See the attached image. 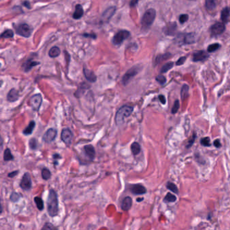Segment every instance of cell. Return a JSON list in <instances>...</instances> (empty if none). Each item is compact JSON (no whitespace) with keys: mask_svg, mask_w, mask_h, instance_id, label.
<instances>
[{"mask_svg":"<svg viewBox=\"0 0 230 230\" xmlns=\"http://www.w3.org/2000/svg\"><path fill=\"white\" fill-rule=\"evenodd\" d=\"M47 213L50 217H54L59 213V201L56 190L50 189L47 200Z\"/></svg>","mask_w":230,"mask_h":230,"instance_id":"cell-1","label":"cell"},{"mask_svg":"<svg viewBox=\"0 0 230 230\" xmlns=\"http://www.w3.org/2000/svg\"><path fill=\"white\" fill-rule=\"evenodd\" d=\"M133 112V107L130 106L125 105L121 106L119 109L117 113L116 114V117H115V121H116V123L117 125H122L124 122V120L126 118H128V116H130L131 114Z\"/></svg>","mask_w":230,"mask_h":230,"instance_id":"cell-2","label":"cell"},{"mask_svg":"<svg viewBox=\"0 0 230 230\" xmlns=\"http://www.w3.org/2000/svg\"><path fill=\"white\" fill-rule=\"evenodd\" d=\"M156 17V11L155 9L150 8L144 12L143 16L141 20L142 28L143 30H147L153 24L154 20Z\"/></svg>","mask_w":230,"mask_h":230,"instance_id":"cell-3","label":"cell"},{"mask_svg":"<svg viewBox=\"0 0 230 230\" xmlns=\"http://www.w3.org/2000/svg\"><path fill=\"white\" fill-rule=\"evenodd\" d=\"M14 28L17 34L25 38H29L33 32V28L26 23H22L16 25L14 24Z\"/></svg>","mask_w":230,"mask_h":230,"instance_id":"cell-4","label":"cell"},{"mask_svg":"<svg viewBox=\"0 0 230 230\" xmlns=\"http://www.w3.org/2000/svg\"><path fill=\"white\" fill-rule=\"evenodd\" d=\"M130 36V33L126 30H121L115 34L113 38L112 43L114 45H120L124 40Z\"/></svg>","mask_w":230,"mask_h":230,"instance_id":"cell-5","label":"cell"},{"mask_svg":"<svg viewBox=\"0 0 230 230\" xmlns=\"http://www.w3.org/2000/svg\"><path fill=\"white\" fill-rule=\"evenodd\" d=\"M178 42L181 44H192L196 41L195 34L194 33H181L177 36Z\"/></svg>","mask_w":230,"mask_h":230,"instance_id":"cell-6","label":"cell"},{"mask_svg":"<svg viewBox=\"0 0 230 230\" xmlns=\"http://www.w3.org/2000/svg\"><path fill=\"white\" fill-rule=\"evenodd\" d=\"M20 186L23 190L27 191L31 189L32 188V180L30 174L28 172H26L21 179V181L20 182Z\"/></svg>","mask_w":230,"mask_h":230,"instance_id":"cell-7","label":"cell"},{"mask_svg":"<svg viewBox=\"0 0 230 230\" xmlns=\"http://www.w3.org/2000/svg\"><path fill=\"white\" fill-rule=\"evenodd\" d=\"M225 31V26L224 22H216L211 27L210 32L212 36H219L224 33Z\"/></svg>","mask_w":230,"mask_h":230,"instance_id":"cell-8","label":"cell"},{"mask_svg":"<svg viewBox=\"0 0 230 230\" xmlns=\"http://www.w3.org/2000/svg\"><path fill=\"white\" fill-rule=\"evenodd\" d=\"M42 96L40 94H34L32 96L30 100V105L34 111H38L39 110L41 104H42Z\"/></svg>","mask_w":230,"mask_h":230,"instance_id":"cell-9","label":"cell"},{"mask_svg":"<svg viewBox=\"0 0 230 230\" xmlns=\"http://www.w3.org/2000/svg\"><path fill=\"white\" fill-rule=\"evenodd\" d=\"M139 73V69H138L137 67H133L131 69H130L126 73V74L124 75L122 77V80H121V82H122L124 85H127L128 84L131 80L134 77L137 73Z\"/></svg>","mask_w":230,"mask_h":230,"instance_id":"cell-10","label":"cell"},{"mask_svg":"<svg viewBox=\"0 0 230 230\" xmlns=\"http://www.w3.org/2000/svg\"><path fill=\"white\" fill-rule=\"evenodd\" d=\"M130 191L131 193L134 195H142L146 193V188L143 185L140 184H136V185H130Z\"/></svg>","mask_w":230,"mask_h":230,"instance_id":"cell-11","label":"cell"},{"mask_svg":"<svg viewBox=\"0 0 230 230\" xmlns=\"http://www.w3.org/2000/svg\"><path fill=\"white\" fill-rule=\"evenodd\" d=\"M116 11V8L115 6H111L107 8L106 10L104 11V12L102 13L101 16V21L103 22H107L109 21V20L114 16Z\"/></svg>","mask_w":230,"mask_h":230,"instance_id":"cell-12","label":"cell"},{"mask_svg":"<svg viewBox=\"0 0 230 230\" xmlns=\"http://www.w3.org/2000/svg\"><path fill=\"white\" fill-rule=\"evenodd\" d=\"M72 138H73V134L72 131H70V129H69L68 128L63 129L61 134V139L62 141L67 145V146H69V145L71 144V141H72Z\"/></svg>","mask_w":230,"mask_h":230,"instance_id":"cell-13","label":"cell"},{"mask_svg":"<svg viewBox=\"0 0 230 230\" xmlns=\"http://www.w3.org/2000/svg\"><path fill=\"white\" fill-rule=\"evenodd\" d=\"M57 134V131L54 129V128H51L49 129H48L45 134L43 135V140L46 143H51L56 139Z\"/></svg>","mask_w":230,"mask_h":230,"instance_id":"cell-14","label":"cell"},{"mask_svg":"<svg viewBox=\"0 0 230 230\" xmlns=\"http://www.w3.org/2000/svg\"><path fill=\"white\" fill-rule=\"evenodd\" d=\"M209 58V54L203 50H198L194 53L192 56V60L194 62L203 61Z\"/></svg>","mask_w":230,"mask_h":230,"instance_id":"cell-15","label":"cell"},{"mask_svg":"<svg viewBox=\"0 0 230 230\" xmlns=\"http://www.w3.org/2000/svg\"><path fill=\"white\" fill-rule=\"evenodd\" d=\"M177 30V24L176 22H169L163 28V32L166 35L173 36Z\"/></svg>","mask_w":230,"mask_h":230,"instance_id":"cell-16","label":"cell"},{"mask_svg":"<svg viewBox=\"0 0 230 230\" xmlns=\"http://www.w3.org/2000/svg\"><path fill=\"white\" fill-rule=\"evenodd\" d=\"M132 199L129 196L125 197L121 202V209L122 211H128L132 207Z\"/></svg>","mask_w":230,"mask_h":230,"instance_id":"cell-17","label":"cell"},{"mask_svg":"<svg viewBox=\"0 0 230 230\" xmlns=\"http://www.w3.org/2000/svg\"><path fill=\"white\" fill-rule=\"evenodd\" d=\"M83 73L84 75V77H86V79L90 82H95L96 81V76L95 74V73L93 71L84 67L83 68Z\"/></svg>","mask_w":230,"mask_h":230,"instance_id":"cell-18","label":"cell"},{"mask_svg":"<svg viewBox=\"0 0 230 230\" xmlns=\"http://www.w3.org/2000/svg\"><path fill=\"white\" fill-rule=\"evenodd\" d=\"M39 64H40L39 62L34 61L33 60V59H29V60H27L24 64H23L22 68L25 72H28V71L31 70L33 67L39 65Z\"/></svg>","mask_w":230,"mask_h":230,"instance_id":"cell-19","label":"cell"},{"mask_svg":"<svg viewBox=\"0 0 230 230\" xmlns=\"http://www.w3.org/2000/svg\"><path fill=\"white\" fill-rule=\"evenodd\" d=\"M18 98H19V94H18V92L16 89L14 88L11 89L8 92V96H7L8 100L11 102H16V101L18 100Z\"/></svg>","mask_w":230,"mask_h":230,"instance_id":"cell-20","label":"cell"},{"mask_svg":"<svg viewBox=\"0 0 230 230\" xmlns=\"http://www.w3.org/2000/svg\"><path fill=\"white\" fill-rule=\"evenodd\" d=\"M84 150L86 155L91 160H93V158L95 156V149L94 148V147L92 145H87V146H84Z\"/></svg>","mask_w":230,"mask_h":230,"instance_id":"cell-21","label":"cell"},{"mask_svg":"<svg viewBox=\"0 0 230 230\" xmlns=\"http://www.w3.org/2000/svg\"><path fill=\"white\" fill-rule=\"evenodd\" d=\"M84 14V10L80 4H77L75 8V11L73 13V18L75 20H79Z\"/></svg>","mask_w":230,"mask_h":230,"instance_id":"cell-22","label":"cell"},{"mask_svg":"<svg viewBox=\"0 0 230 230\" xmlns=\"http://www.w3.org/2000/svg\"><path fill=\"white\" fill-rule=\"evenodd\" d=\"M230 16V8L229 7H225L223 9L221 13V19L222 22L224 23H227L228 22L229 18Z\"/></svg>","mask_w":230,"mask_h":230,"instance_id":"cell-23","label":"cell"},{"mask_svg":"<svg viewBox=\"0 0 230 230\" xmlns=\"http://www.w3.org/2000/svg\"><path fill=\"white\" fill-rule=\"evenodd\" d=\"M217 5V0H205V7L209 11L215 10Z\"/></svg>","mask_w":230,"mask_h":230,"instance_id":"cell-24","label":"cell"},{"mask_svg":"<svg viewBox=\"0 0 230 230\" xmlns=\"http://www.w3.org/2000/svg\"><path fill=\"white\" fill-rule=\"evenodd\" d=\"M171 54L167 53H165L163 55H159L158 56L156 57V58L155 59V65H157V64L160 63L161 62H162L165 60H167L170 57H171Z\"/></svg>","mask_w":230,"mask_h":230,"instance_id":"cell-25","label":"cell"},{"mask_svg":"<svg viewBox=\"0 0 230 230\" xmlns=\"http://www.w3.org/2000/svg\"><path fill=\"white\" fill-rule=\"evenodd\" d=\"M34 126H35V122L33 121H31L30 122L29 125L24 128V131H23V133H24L25 135H29L32 134V133H33L34 130Z\"/></svg>","mask_w":230,"mask_h":230,"instance_id":"cell-26","label":"cell"},{"mask_svg":"<svg viewBox=\"0 0 230 230\" xmlns=\"http://www.w3.org/2000/svg\"><path fill=\"white\" fill-rule=\"evenodd\" d=\"M34 201L39 211H42L44 209V202H43V199L41 197H35L34 198Z\"/></svg>","mask_w":230,"mask_h":230,"instance_id":"cell-27","label":"cell"},{"mask_svg":"<svg viewBox=\"0 0 230 230\" xmlns=\"http://www.w3.org/2000/svg\"><path fill=\"white\" fill-rule=\"evenodd\" d=\"M60 54V49L57 47H53L49 51V56L51 58H56Z\"/></svg>","mask_w":230,"mask_h":230,"instance_id":"cell-28","label":"cell"},{"mask_svg":"<svg viewBox=\"0 0 230 230\" xmlns=\"http://www.w3.org/2000/svg\"><path fill=\"white\" fill-rule=\"evenodd\" d=\"M188 92H189V86H188V85L184 84L182 86V88H181V93H180L181 98L182 99L183 101H184L186 99L188 98Z\"/></svg>","mask_w":230,"mask_h":230,"instance_id":"cell-29","label":"cell"},{"mask_svg":"<svg viewBox=\"0 0 230 230\" xmlns=\"http://www.w3.org/2000/svg\"><path fill=\"white\" fill-rule=\"evenodd\" d=\"M140 150H141V148H140V146L139 143L134 142L131 145V151L134 155H138L140 153Z\"/></svg>","mask_w":230,"mask_h":230,"instance_id":"cell-30","label":"cell"},{"mask_svg":"<svg viewBox=\"0 0 230 230\" xmlns=\"http://www.w3.org/2000/svg\"><path fill=\"white\" fill-rule=\"evenodd\" d=\"M176 199L177 198L174 195L168 192L164 198V201L165 203H174V202L176 201Z\"/></svg>","mask_w":230,"mask_h":230,"instance_id":"cell-31","label":"cell"},{"mask_svg":"<svg viewBox=\"0 0 230 230\" xmlns=\"http://www.w3.org/2000/svg\"><path fill=\"white\" fill-rule=\"evenodd\" d=\"M21 197H22V195L19 194L18 192H13L10 195V199L12 203H17L18 201H19V200L20 199V198Z\"/></svg>","mask_w":230,"mask_h":230,"instance_id":"cell-32","label":"cell"},{"mask_svg":"<svg viewBox=\"0 0 230 230\" xmlns=\"http://www.w3.org/2000/svg\"><path fill=\"white\" fill-rule=\"evenodd\" d=\"M14 32L10 29H8L4 31L1 34V37L2 38H13Z\"/></svg>","mask_w":230,"mask_h":230,"instance_id":"cell-33","label":"cell"},{"mask_svg":"<svg viewBox=\"0 0 230 230\" xmlns=\"http://www.w3.org/2000/svg\"><path fill=\"white\" fill-rule=\"evenodd\" d=\"M41 176H42L43 180H47L51 178V174L49 170H48L47 168H43L42 170V172H41Z\"/></svg>","mask_w":230,"mask_h":230,"instance_id":"cell-34","label":"cell"},{"mask_svg":"<svg viewBox=\"0 0 230 230\" xmlns=\"http://www.w3.org/2000/svg\"><path fill=\"white\" fill-rule=\"evenodd\" d=\"M166 186H167V189L171 190V192H173L174 193H176V194H178V192H179L178 188V187H177V186L175 185V184L169 182H167Z\"/></svg>","mask_w":230,"mask_h":230,"instance_id":"cell-35","label":"cell"},{"mask_svg":"<svg viewBox=\"0 0 230 230\" xmlns=\"http://www.w3.org/2000/svg\"><path fill=\"white\" fill-rule=\"evenodd\" d=\"M173 66H174L173 62H168V63L165 64V65L162 67L161 70V73H164L167 72L169 70H171V69L173 67Z\"/></svg>","mask_w":230,"mask_h":230,"instance_id":"cell-36","label":"cell"},{"mask_svg":"<svg viewBox=\"0 0 230 230\" xmlns=\"http://www.w3.org/2000/svg\"><path fill=\"white\" fill-rule=\"evenodd\" d=\"M4 159L5 161H10L14 159V156L11 154L10 149H6L4 153Z\"/></svg>","mask_w":230,"mask_h":230,"instance_id":"cell-37","label":"cell"},{"mask_svg":"<svg viewBox=\"0 0 230 230\" xmlns=\"http://www.w3.org/2000/svg\"><path fill=\"white\" fill-rule=\"evenodd\" d=\"M221 47V45L219 43H214V44H211L208 47L207 50L208 53H213L215 52L216 50H218Z\"/></svg>","mask_w":230,"mask_h":230,"instance_id":"cell-38","label":"cell"},{"mask_svg":"<svg viewBox=\"0 0 230 230\" xmlns=\"http://www.w3.org/2000/svg\"><path fill=\"white\" fill-rule=\"evenodd\" d=\"M41 230H57V228L50 222H46Z\"/></svg>","mask_w":230,"mask_h":230,"instance_id":"cell-39","label":"cell"},{"mask_svg":"<svg viewBox=\"0 0 230 230\" xmlns=\"http://www.w3.org/2000/svg\"><path fill=\"white\" fill-rule=\"evenodd\" d=\"M201 143L202 146L205 147L211 146V140H210V138L208 137L202 138V139L201 140Z\"/></svg>","mask_w":230,"mask_h":230,"instance_id":"cell-40","label":"cell"},{"mask_svg":"<svg viewBox=\"0 0 230 230\" xmlns=\"http://www.w3.org/2000/svg\"><path fill=\"white\" fill-rule=\"evenodd\" d=\"M179 108H180V102H179L178 100H176L175 101L173 107H172V110H171L172 114H176V112L178 111Z\"/></svg>","mask_w":230,"mask_h":230,"instance_id":"cell-41","label":"cell"},{"mask_svg":"<svg viewBox=\"0 0 230 230\" xmlns=\"http://www.w3.org/2000/svg\"><path fill=\"white\" fill-rule=\"evenodd\" d=\"M29 146L32 149H36L37 148V141L34 138H33L29 141Z\"/></svg>","mask_w":230,"mask_h":230,"instance_id":"cell-42","label":"cell"},{"mask_svg":"<svg viewBox=\"0 0 230 230\" xmlns=\"http://www.w3.org/2000/svg\"><path fill=\"white\" fill-rule=\"evenodd\" d=\"M188 18H189V16H188V14H181L180 16V17H179V21H180V24H184L185 22H186L188 20Z\"/></svg>","mask_w":230,"mask_h":230,"instance_id":"cell-43","label":"cell"},{"mask_svg":"<svg viewBox=\"0 0 230 230\" xmlns=\"http://www.w3.org/2000/svg\"><path fill=\"white\" fill-rule=\"evenodd\" d=\"M156 80H157V81L161 85H164L165 84V82H166V78L162 75H157V76L156 77Z\"/></svg>","mask_w":230,"mask_h":230,"instance_id":"cell-44","label":"cell"},{"mask_svg":"<svg viewBox=\"0 0 230 230\" xmlns=\"http://www.w3.org/2000/svg\"><path fill=\"white\" fill-rule=\"evenodd\" d=\"M186 60V57H180V58L179 59L178 61H177L176 63V65L179 66V65H183V64L185 63Z\"/></svg>","mask_w":230,"mask_h":230,"instance_id":"cell-45","label":"cell"},{"mask_svg":"<svg viewBox=\"0 0 230 230\" xmlns=\"http://www.w3.org/2000/svg\"><path fill=\"white\" fill-rule=\"evenodd\" d=\"M82 36H84V37H86V38H93V39L96 38V35L94 33H91V34L85 33V34H82Z\"/></svg>","mask_w":230,"mask_h":230,"instance_id":"cell-46","label":"cell"},{"mask_svg":"<svg viewBox=\"0 0 230 230\" xmlns=\"http://www.w3.org/2000/svg\"><path fill=\"white\" fill-rule=\"evenodd\" d=\"M195 139H196V135L194 134V135H193V136H192V139L190 140L189 142H188V145H187V148H190V147H191V146H192V144H193V143H194Z\"/></svg>","mask_w":230,"mask_h":230,"instance_id":"cell-47","label":"cell"},{"mask_svg":"<svg viewBox=\"0 0 230 230\" xmlns=\"http://www.w3.org/2000/svg\"><path fill=\"white\" fill-rule=\"evenodd\" d=\"M138 2H139V0H131L130 2V8H134V7H135L138 4Z\"/></svg>","mask_w":230,"mask_h":230,"instance_id":"cell-48","label":"cell"},{"mask_svg":"<svg viewBox=\"0 0 230 230\" xmlns=\"http://www.w3.org/2000/svg\"><path fill=\"white\" fill-rule=\"evenodd\" d=\"M213 145H214V146L216 147V148H221V144L220 141L219 139L215 140V141L213 142Z\"/></svg>","mask_w":230,"mask_h":230,"instance_id":"cell-49","label":"cell"},{"mask_svg":"<svg viewBox=\"0 0 230 230\" xmlns=\"http://www.w3.org/2000/svg\"><path fill=\"white\" fill-rule=\"evenodd\" d=\"M159 101L161 102V104H165L166 103V100H165V96L163 95H159Z\"/></svg>","mask_w":230,"mask_h":230,"instance_id":"cell-50","label":"cell"},{"mask_svg":"<svg viewBox=\"0 0 230 230\" xmlns=\"http://www.w3.org/2000/svg\"><path fill=\"white\" fill-rule=\"evenodd\" d=\"M22 5L24 6V7H26L28 9H31V4H30V2L29 1H24L22 2Z\"/></svg>","mask_w":230,"mask_h":230,"instance_id":"cell-51","label":"cell"},{"mask_svg":"<svg viewBox=\"0 0 230 230\" xmlns=\"http://www.w3.org/2000/svg\"><path fill=\"white\" fill-rule=\"evenodd\" d=\"M18 174V171H14L12 172H10V173L8 174V177L9 178H14V177L16 176Z\"/></svg>","mask_w":230,"mask_h":230,"instance_id":"cell-52","label":"cell"},{"mask_svg":"<svg viewBox=\"0 0 230 230\" xmlns=\"http://www.w3.org/2000/svg\"><path fill=\"white\" fill-rule=\"evenodd\" d=\"M143 200H144V198H138V199H136V201L139 203V202H142V201H143Z\"/></svg>","mask_w":230,"mask_h":230,"instance_id":"cell-53","label":"cell"}]
</instances>
